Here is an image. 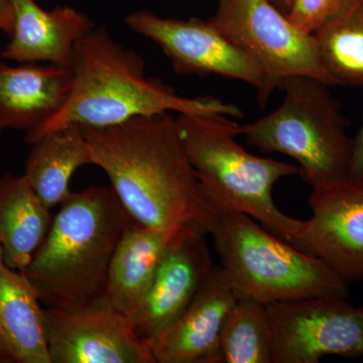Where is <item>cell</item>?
Wrapping results in <instances>:
<instances>
[{"label":"cell","instance_id":"6da1fadb","mask_svg":"<svg viewBox=\"0 0 363 363\" xmlns=\"http://www.w3.org/2000/svg\"><path fill=\"white\" fill-rule=\"evenodd\" d=\"M83 131L93 164L108 177L133 221L150 228L211 233L217 212L189 159L177 117H135L111 128Z\"/></svg>","mask_w":363,"mask_h":363},{"label":"cell","instance_id":"7a4b0ae2","mask_svg":"<svg viewBox=\"0 0 363 363\" xmlns=\"http://www.w3.org/2000/svg\"><path fill=\"white\" fill-rule=\"evenodd\" d=\"M69 68L72 87L65 104L40 128L26 133L28 145L69 125L111 128L161 113L243 117L238 105L212 96H180L161 81L147 77L142 57L114 39L104 26H95L79 40Z\"/></svg>","mask_w":363,"mask_h":363},{"label":"cell","instance_id":"3957f363","mask_svg":"<svg viewBox=\"0 0 363 363\" xmlns=\"http://www.w3.org/2000/svg\"><path fill=\"white\" fill-rule=\"evenodd\" d=\"M25 272L48 308L75 310L105 300L117 243L130 221L111 188L90 187L60 205Z\"/></svg>","mask_w":363,"mask_h":363},{"label":"cell","instance_id":"277c9868","mask_svg":"<svg viewBox=\"0 0 363 363\" xmlns=\"http://www.w3.org/2000/svg\"><path fill=\"white\" fill-rule=\"evenodd\" d=\"M189 159L215 211L241 212L296 247L303 220L279 210L272 191L281 179L300 175L288 162L250 154L236 140L240 125L222 114H178Z\"/></svg>","mask_w":363,"mask_h":363},{"label":"cell","instance_id":"5b68a950","mask_svg":"<svg viewBox=\"0 0 363 363\" xmlns=\"http://www.w3.org/2000/svg\"><path fill=\"white\" fill-rule=\"evenodd\" d=\"M220 267L240 297L262 304L347 298L348 284L314 255L281 240L248 215L217 212L211 231Z\"/></svg>","mask_w":363,"mask_h":363},{"label":"cell","instance_id":"8992f818","mask_svg":"<svg viewBox=\"0 0 363 363\" xmlns=\"http://www.w3.org/2000/svg\"><path fill=\"white\" fill-rule=\"evenodd\" d=\"M327 87L304 76L286 79L279 87L285 95L278 108L240 125L248 145L296 160L312 189L348 181L350 174L352 140Z\"/></svg>","mask_w":363,"mask_h":363},{"label":"cell","instance_id":"52a82bcc","mask_svg":"<svg viewBox=\"0 0 363 363\" xmlns=\"http://www.w3.org/2000/svg\"><path fill=\"white\" fill-rule=\"evenodd\" d=\"M210 18L264 72L272 89L286 79L304 76L335 86L322 63L313 35L301 32L269 0H219Z\"/></svg>","mask_w":363,"mask_h":363},{"label":"cell","instance_id":"ba28073f","mask_svg":"<svg viewBox=\"0 0 363 363\" xmlns=\"http://www.w3.org/2000/svg\"><path fill=\"white\" fill-rule=\"evenodd\" d=\"M314 297L266 305L272 363H318L328 355L363 357V305Z\"/></svg>","mask_w":363,"mask_h":363},{"label":"cell","instance_id":"9c48e42d","mask_svg":"<svg viewBox=\"0 0 363 363\" xmlns=\"http://www.w3.org/2000/svg\"><path fill=\"white\" fill-rule=\"evenodd\" d=\"M125 23L133 32L154 40L179 75H216L242 81L257 90L262 104L274 91L252 57L210 20H177L140 11L128 14Z\"/></svg>","mask_w":363,"mask_h":363},{"label":"cell","instance_id":"30bf717a","mask_svg":"<svg viewBox=\"0 0 363 363\" xmlns=\"http://www.w3.org/2000/svg\"><path fill=\"white\" fill-rule=\"evenodd\" d=\"M51 363H155L147 341L106 300L75 310L45 309Z\"/></svg>","mask_w":363,"mask_h":363},{"label":"cell","instance_id":"8fae6325","mask_svg":"<svg viewBox=\"0 0 363 363\" xmlns=\"http://www.w3.org/2000/svg\"><path fill=\"white\" fill-rule=\"evenodd\" d=\"M312 216L296 247L324 262L350 285L363 283V186L350 181L313 188Z\"/></svg>","mask_w":363,"mask_h":363},{"label":"cell","instance_id":"7c38bea8","mask_svg":"<svg viewBox=\"0 0 363 363\" xmlns=\"http://www.w3.org/2000/svg\"><path fill=\"white\" fill-rule=\"evenodd\" d=\"M206 234L181 228L162 255L147 295L130 321L149 341L171 326L187 309L215 267Z\"/></svg>","mask_w":363,"mask_h":363},{"label":"cell","instance_id":"4fadbf2b","mask_svg":"<svg viewBox=\"0 0 363 363\" xmlns=\"http://www.w3.org/2000/svg\"><path fill=\"white\" fill-rule=\"evenodd\" d=\"M240 296L215 266L187 309L147 341L155 363H218L222 325Z\"/></svg>","mask_w":363,"mask_h":363},{"label":"cell","instance_id":"5bb4252c","mask_svg":"<svg viewBox=\"0 0 363 363\" xmlns=\"http://www.w3.org/2000/svg\"><path fill=\"white\" fill-rule=\"evenodd\" d=\"M14 26L2 59L21 64L70 67L79 40L94 28L89 16L71 6L45 11L37 0H11Z\"/></svg>","mask_w":363,"mask_h":363},{"label":"cell","instance_id":"9a60e30c","mask_svg":"<svg viewBox=\"0 0 363 363\" xmlns=\"http://www.w3.org/2000/svg\"><path fill=\"white\" fill-rule=\"evenodd\" d=\"M0 49V130L40 128L69 96L72 72L54 64L6 65Z\"/></svg>","mask_w":363,"mask_h":363},{"label":"cell","instance_id":"2e32d148","mask_svg":"<svg viewBox=\"0 0 363 363\" xmlns=\"http://www.w3.org/2000/svg\"><path fill=\"white\" fill-rule=\"evenodd\" d=\"M178 230L150 228L131 218L124 228L109 266L105 300L128 320L142 304L162 255Z\"/></svg>","mask_w":363,"mask_h":363},{"label":"cell","instance_id":"e0dca14e","mask_svg":"<svg viewBox=\"0 0 363 363\" xmlns=\"http://www.w3.org/2000/svg\"><path fill=\"white\" fill-rule=\"evenodd\" d=\"M40 304L25 272L0 264V355L4 362L51 363Z\"/></svg>","mask_w":363,"mask_h":363},{"label":"cell","instance_id":"ac0fdd59","mask_svg":"<svg viewBox=\"0 0 363 363\" xmlns=\"http://www.w3.org/2000/svg\"><path fill=\"white\" fill-rule=\"evenodd\" d=\"M45 206L25 176L0 177V245L9 269L25 272L51 227Z\"/></svg>","mask_w":363,"mask_h":363},{"label":"cell","instance_id":"d6986e66","mask_svg":"<svg viewBox=\"0 0 363 363\" xmlns=\"http://www.w3.org/2000/svg\"><path fill=\"white\" fill-rule=\"evenodd\" d=\"M32 147L23 176L51 209L71 195L72 177L78 169L93 164L92 155L84 131L78 125L52 131Z\"/></svg>","mask_w":363,"mask_h":363},{"label":"cell","instance_id":"ffe728a7","mask_svg":"<svg viewBox=\"0 0 363 363\" xmlns=\"http://www.w3.org/2000/svg\"><path fill=\"white\" fill-rule=\"evenodd\" d=\"M313 37L335 85L363 87V0H347Z\"/></svg>","mask_w":363,"mask_h":363},{"label":"cell","instance_id":"44dd1931","mask_svg":"<svg viewBox=\"0 0 363 363\" xmlns=\"http://www.w3.org/2000/svg\"><path fill=\"white\" fill-rule=\"evenodd\" d=\"M218 363H272L266 305L245 297L234 303L222 325Z\"/></svg>","mask_w":363,"mask_h":363},{"label":"cell","instance_id":"7402d4cb","mask_svg":"<svg viewBox=\"0 0 363 363\" xmlns=\"http://www.w3.org/2000/svg\"><path fill=\"white\" fill-rule=\"evenodd\" d=\"M347 0H294L288 18L301 32L313 35Z\"/></svg>","mask_w":363,"mask_h":363},{"label":"cell","instance_id":"603a6c76","mask_svg":"<svg viewBox=\"0 0 363 363\" xmlns=\"http://www.w3.org/2000/svg\"><path fill=\"white\" fill-rule=\"evenodd\" d=\"M348 181L363 186V123L352 140Z\"/></svg>","mask_w":363,"mask_h":363},{"label":"cell","instance_id":"cb8c5ba5","mask_svg":"<svg viewBox=\"0 0 363 363\" xmlns=\"http://www.w3.org/2000/svg\"><path fill=\"white\" fill-rule=\"evenodd\" d=\"M14 9L11 0H0V33L13 35Z\"/></svg>","mask_w":363,"mask_h":363},{"label":"cell","instance_id":"d4e9b609","mask_svg":"<svg viewBox=\"0 0 363 363\" xmlns=\"http://www.w3.org/2000/svg\"><path fill=\"white\" fill-rule=\"evenodd\" d=\"M269 1L272 2L281 13L288 16V13H290L291 7H292L294 0H269Z\"/></svg>","mask_w":363,"mask_h":363},{"label":"cell","instance_id":"484cf974","mask_svg":"<svg viewBox=\"0 0 363 363\" xmlns=\"http://www.w3.org/2000/svg\"><path fill=\"white\" fill-rule=\"evenodd\" d=\"M4 264V252H2L1 245H0V264Z\"/></svg>","mask_w":363,"mask_h":363},{"label":"cell","instance_id":"4316f807","mask_svg":"<svg viewBox=\"0 0 363 363\" xmlns=\"http://www.w3.org/2000/svg\"><path fill=\"white\" fill-rule=\"evenodd\" d=\"M0 362H4V358L1 357V355H0Z\"/></svg>","mask_w":363,"mask_h":363},{"label":"cell","instance_id":"83f0119b","mask_svg":"<svg viewBox=\"0 0 363 363\" xmlns=\"http://www.w3.org/2000/svg\"><path fill=\"white\" fill-rule=\"evenodd\" d=\"M0 133H1V130H0Z\"/></svg>","mask_w":363,"mask_h":363}]
</instances>
